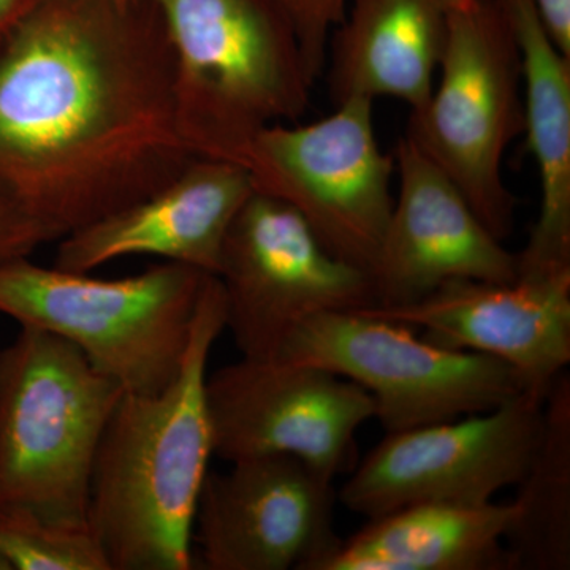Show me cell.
<instances>
[{
	"mask_svg": "<svg viewBox=\"0 0 570 570\" xmlns=\"http://www.w3.org/2000/svg\"><path fill=\"white\" fill-rule=\"evenodd\" d=\"M195 159L151 0H39L10 33L0 50V187L58 242Z\"/></svg>",
	"mask_w": 570,
	"mask_h": 570,
	"instance_id": "1",
	"label": "cell"
},
{
	"mask_svg": "<svg viewBox=\"0 0 570 570\" xmlns=\"http://www.w3.org/2000/svg\"><path fill=\"white\" fill-rule=\"evenodd\" d=\"M224 330L223 287L209 275L178 376L160 392H124L105 428L88 524L111 570L195 568V513L214 453L206 379Z\"/></svg>",
	"mask_w": 570,
	"mask_h": 570,
	"instance_id": "2",
	"label": "cell"
},
{
	"mask_svg": "<svg viewBox=\"0 0 570 570\" xmlns=\"http://www.w3.org/2000/svg\"><path fill=\"white\" fill-rule=\"evenodd\" d=\"M174 59L176 124L197 157L245 167L250 142L309 108L316 80L273 0H151Z\"/></svg>",
	"mask_w": 570,
	"mask_h": 570,
	"instance_id": "3",
	"label": "cell"
},
{
	"mask_svg": "<svg viewBox=\"0 0 570 570\" xmlns=\"http://www.w3.org/2000/svg\"><path fill=\"white\" fill-rule=\"evenodd\" d=\"M209 275L163 262L100 279L40 266H0V314L62 337L124 392L156 393L178 376Z\"/></svg>",
	"mask_w": 570,
	"mask_h": 570,
	"instance_id": "4",
	"label": "cell"
},
{
	"mask_svg": "<svg viewBox=\"0 0 570 570\" xmlns=\"http://www.w3.org/2000/svg\"><path fill=\"white\" fill-rule=\"evenodd\" d=\"M124 390L62 337L0 348V505L88 524L97 449Z\"/></svg>",
	"mask_w": 570,
	"mask_h": 570,
	"instance_id": "5",
	"label": "cell"
},
{
	"mask_svg": "<svg viewBox=\"0 0 570 570\" xmlns=\"http://www.w3.org/2000/svg\"><path fill=\"white\" fill-rule=\"evenodd\" d=\"M438 71L430 99L411 111L406 137L504 242L517 200L502 163L523 134V86L519 45L498 0H453Z\"/></svg>",
	"mask_w": 570,
	"mask_h": 570,
	"instance_id": "6",
	"label": "cell"
},
{
	"mask_svg": "<svg viewBox=\"0 0 570 570\" xmlns=\"http://www.w3.org/2000/svg\"><path fill=\"white\" fill-rule=\"evenodd\" d=\"M276 360L355 382L373 397L385 433L491 411L527 390L497 358L434 346L417 330L365 309L309 318Z\"/></svg>",
	"mask_w": 570,
	"mask_h": 570,
	"instance_id": "7",
	"label": "cell"
},
{
	"mask_svg": "<svg viewBox=\"0 0 570 570\" xmlns=\"http://www.w3.org/2000/svg\"><path fill=\"white\" fill-rule=\"evenodd\" d=\"M374 102L348 99L309 124H273L247 149L254 189L294 208L333 255L370 275L387 228L395 156L374 130Z\"/></svg>",
	"mask_w": 570,
	"mask_h": 570,
	"instance_id": "8",
	"label": "cell"
},
{
	"mask_svg": "<svg viewBox=\"0 0 570 570\" xmlns=\"http://www.w3.org/2000/svg\"><path fill=\"white\" fill-rule=\"evenodd\" d=\"M217 279L243 358L276 360L309 318L376 306L365 269L330 253L302 216L255 190L225 236Z\"/></svg>",
	"mask_w": 570,
	"mask_h": 570,
	"instance_id": "9",
	"label": "cell"
},
{
	"mask_svg": "<svg viewBox=\"0 0 570 570\" xmlns=\"http://www.w3.org/2000/svg\"><path fill=\"white\" fill-rule=\"evenodd\" d=\"M546 397L523 390L491 411L387 433L354 469L337 501L366 519L423 502L487 504L530 466Z\"/></svg>",
	"mask_w": 570,
	"mask_h": 570,
	"instance_id": "10",
	"label": "cell"
},
{
	"mask_svg": "<svg viewBox=\"0 0 570 570\" xmlns=\"http://www.w3.org/2000/svg\"><path fill=\"white\" fill-rule=\"evenodd\" d=\"M214 455H288L335 480L356 431L376 417L373 397L343 376L288 360L242 358L208 374Z\"/></svg>",
	"mask_w": 570,
	"mask_h": 570,
	"instance_id": "11",
	"label": "cell"
},
{
	"mask_svg": "<svg viewBox=\"0 0 570 570\" xmlns=\"http://www.w3.org/2000/svg\"><path fill=\"white\" fill-rule=\"evenodd\" d=\"M333 480L288 455L234 461L208 472L194 542L208 570H311L340 538Z\"/></svg>",
	"mask_w": 570,
	"mask_h": 570,
	"instance_id": "12",
	"label": "cell"
},
{
	"mask_svg": "<svg viewBox=\"0 0 570 570\" xmlns=\"http://www.w3.org/2000/svg\"><path fill=\"white\" fill-rule=\"evenodd\" d=\"M393 156L400 190L370 269L373 307L411 305L452 281L508 283L519 276L517 254L406 135Z\"/></svg>",
	"mask_w": 570,
	"mask_h": 570,
	"instance_id": "13",
	"label": "cell"
},
{
	"mask_svg": "<svg viewBox=\"0 0 570 570\" xmlns=\"http://www.w3.org/2000/svg\"><path fill=\"white\" fill-rule=\"evenodd\" d=\"M365 311L419 330L434 346L497 358L542 395L570 363V272L452 281L411 305Z\"/></svg>",
	"mask_w": 570,
	"mask_h": 570,
	"instance_id": "14",
	"label": "cell"
},
{
	"mask_svg": "<svg viewBox=\"0 0 570 570\" xmlns=\"http://www.w3.org/2000/svg\"><path fill=\"white\" fill-rule=\"evenodd\" d=\"M253 193L243 165L197 157L156 193L59 239L55 266L91 273L151 255L216 276L225 236Z\"/></svg>",
	"mask_w": 570,
	"mask_h": 570,
	"instance_id": "15",
	"label": "cell"
},
{
	"mask_svg": "<svg viewBox=\"0 0 570 570\" xmlns=\"http://www.w3.org/2000/svg\"><path fill=\"white\" fill-rule=\"evenodd\" d=\"M453 0H347L326 51L333 102L401 100L419 110L433 92Z\"/></svg>",
	"mask_w": 570,
	"mask_h": 570,
	"instance_id": "16",
	"label": "cell"
},
{
	"mask_svg": "<svg viewBox=\"0 0 570 570\" xmlns=\"http://www.w3.org/2000/svg\"><path fill=\"white\" fill-rule=\"evenodd\" d=\"M517 45L523 134L540 184L538 223L517 254L519 275L570 272V59L543 31L531 0H498Z\"/></svg>",
	"mask_w": 570,
	"mask_h": 570,
	"instance_id": "17",
	"label": "cell"
},
{
	"mask_svg": "<svg viewBox=\"0 0 570 570\" xmlns=\"http://www.w3.org/2000/svg\"><path fill=\"white\" fill-rule=\"evenodd\" d=\"M513 502H423L367 519L311 570H512L505 532Z\"/></svg>",
	"mask_w": 570,
	"mask_h": 570,
	"instance_id": "18",
	"label": "cell"
},
{
	"mask_svg": "<svg viewBox=\"0 0 570 570\" xmlns=\"http://www.w3.org/2000/svg\"><path fill=\"white\" fill-rule=\"evenodd\" d=\"M513 501L505 532L510 569H570V376L554 379L542 434Z\"/></svg>",
	"mask_w": 570,
	"mask_h": 570,
	"instance_id": "19",
	"label": "cell"
},
{
	"mask_svg": "<svg viewBox=\"0 0 570 570\" xmlns=\"http://www.w3.org/2000/svg\"><path fill=\"white\" fill-rule=\"evenodd\" d=\"M0 570H111L89 524L0 505Z\"/></svg>",
	"mask_w": 570,
	"mask_h": 570,
	"instance_id": "20",
	"label": "cell"
},
{
	"mask_svg": "<svg viewBox=\"0 0 570 570\" xmlns=\"http://www.w3.org/2000/svg\"><path fill=\"white\" fill-rule=\"evenodd\" d=\"M294 29L314 80L324 73L333 29L343 21L347 0H273Z\"/></svg>",
	"mask_w": 570,
	"mask_h": 570,
	"instance_id": "21",
	"label": "cell"
},
{
	"mask_svg": "<svg viewBox=\"0 0 570 570\" xmlns=\"http://www.w3.org/2000/svg\"><path fill=\"white\" fill-rule=\"evenodd\" d=\"M50 242H58L50 228L0 187V266L29 258Z\"/></svg>",
	"mask_w": 570,
	"mask_h": 570,
	"instance_id": "22",
	"label": "cell"
},
{
	"mask_svg": "<svg viewBox=\"0 0 570 570\" xmlns=\"http://www.w3.org/2000/svg\"><path fill=\"white\" fill-rule=\"evenodd\" d=\"M531 3L551 43L570 59V0H531Z\"/></svg>",
	"mask_w": 570,
	"mask_h": 570,
	"instance_id": "23",
	"label": "cell"
},
{
	"mask_svg": "<svg viewBox=\"0 0 570 570\" xmlns=\"http://www.w3.org/2000/svg\"><path fill=\"white\" fill-rule=\"evenodd\" d=\"M37 2L39 0H0V50Z\"/></svg>",
	"mask_w": 570,
	"mask_h": 570,
	"instance_id": "24",
	"label": "cell"
}]
</instances>
